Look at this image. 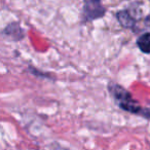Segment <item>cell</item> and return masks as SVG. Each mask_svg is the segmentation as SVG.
<instances>
[{"label": "cell", "instance_id": "6da1fadb", "mask_svg": "<svg viewBox=\"0 0 150 150\" xmlns=\"http://www.w3.org/2000/svg\"><path fill=\"white\" fill-rule=\"evenodd\" d=\"M109 91L112 94L113 98L115 99L116 103L119 105L121 109L125 111L135 114H140L142 111V108L140 104L133 99L129 92L121 88L119 84L116 83H110L109 84Z\"/></svg>", "mask_w": 150, "mask_h": 150}, {"label": "cell", "instance_id": "7a4b0ae2", "mask_svg": "<svg viewBox=\"0 0 150 150\" xmlns=\"http://www.w3.org/2000/svg\"><path fill=\"white\" fill-rule=\"evenodd\" d=\"M106 9L101 0H83V18L86 21H94L102 18Z\"/></svg>", "mask_w": 150, "mask_h": 150}, {"label": "cell", "instance_id": "3957f363", "mask_svg": "<svg viewBox=\"0 0 150 150\" xmlns=\"http://www.w3.org/2000/svg\"><path fill=\"white\" fill-rule=\"evenodd\" d=\"M116 19L121 27L125 29H133L136 25V19L129 11H120L116 13Z\"/></svg>", "mask_w": 150, "mask_h": 150}, {"label": "cell", "instance_id": "277c9868", "mask_svg": "<svg viewBox=\"0 0 150 150\" xmlns=\"http://www.w3.org/2000/svg\"><path fill=\"white\" fill-rule=\"evenodd\" d=\"M137 45L142 52L150 54V32L144 33L138 38Z\"/></svg>", "mask_w": 150, "mask_h": 150}, {"label": "cell", "instance_id": "5b68a950", "mask_svg": "<svg viewBox=\"0 0 150 150\" xmlns=\"http://www.w3.org/2000/svg\"><path fill=\"white\" fill-rule=\"evenodd\" d=\"M13 31H11V29L9 27H6V29L4 30V32H3V33L6 34L7 36H13V39H15V40L21 39V38H22L21 36L18 35V34H16V31H21V28H20V26L18 25L17 23H13Z\"/></svg>", "mask_w": 150, "mask_h": 150}, {"label": "cell", "instance_id": "8992f818", "mask_svg": "<svg viewBox=\"0 0 150 150\" xmlns=\"http://www.w3.org/2000/svg\"><path fill=\"white\" fill-rule=\"evenodd\" d=\"M140 114L143 115V116L146 117V118L150 119V107H149V108H147V109H144V110H142Z\"/></svg>", "mask_w": 150, "mask_h": 150}]
</instances>
